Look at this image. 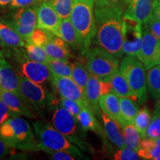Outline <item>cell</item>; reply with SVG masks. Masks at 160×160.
<instances>
[{"label": "cell", "mask_w": 160, "mask_h": 160, "mask_svg": "<svg viewBox=\"0 0 160 160\" xmlns=\"http://www.w3.org/2000/svg\"><path fill=\"white\" fill-rule=\"evenodd\" d=\"M0 85L19 97V78L13 65L0 57Z\"/></svg>", "instance_id": "18"}, {"label": "cell", "mask_w": 160, "mask_h": 160, "mask_svg": "<svg viewBox=\"0 0 160 160\" xmlns=\"http://www.w3.org/2000/svg\"><path fill=\"white\" fill-rule=\"evenodd\" d=\"M154 113H156V114H158V115L160 116V98H159V99L157 100V103H156Z\"/></svg>", "instance_id": "46"}, {"label": "cell", "mask_w": 160, "mask_h": 160, "mask_svg": "<svg viewBox=\"0 0 160 160\" xmlns=\"http://www.w3.org/2000/svg\"><path fill=\"white\" fill-rule=\"evenodd\" d=\"M108 79H109L112 84V93L119 97L131 98L137 102V98L130 88L127 80L119 71L116 72L114 74L110 77Z\"/></svg>", "instance_id": "24"}, {"label": "cell", "mask_w": 160, "mask_h": 160, "mask_svg": "<svg viewBox=\"0 0 160 160\" xmlns=\"http://www.w3.org/2000/svg\"><path fill=\"white\" fill-rule=\"evenodd\" d=\"M12 117H14L13 112L11 111L8 106L0 99V126Z\"/></svg>", "instance_id": "41"}, {"label": "cell", "mask_w": 160, "mask_h": 160, "mask_svg": "<svg viewBox=\"0 0 160 160\" xmlns=\"http://www.w3.org/2000/svg\"><path fill=\"white\" fill-rule=\"evenodd\" d=\"M62 19L71 17L74 0H47Z\"/></svg>", "instance_id": "34"}, {"label": "cell", "mask_w": 160, "mask_h": 160, "mask_svg": "<svg viewBox=\"0 0 160 160\" xmlns=\"http://www.w3.org/2000/svg\"><path fill=\"white\" fill-rule=\"evenodd\" d=\"M145 69L142 62L137 57L125 55L120 62L119 71L127 80L139 104L145 103L148 99Z\"/></svg>", "instance_id": "8"}, {"label": "cell", "mask_w": 160, "mask_h": 160, "mask_svg": "<svg viewBox=\"0 0 160 160\" xmlns=\"http://www.w3.org/2000/svg\"><path fill=\"white\" fill-rule=\"evenodd\" d=\"M0 38L8 47L24 48L26 42L14 30L0 19Z\"/></svg>", "instance_id": "26"}, {"label": "cell", "mask_w": 160, "mask_h": 160, "mask_svg": "<svg viewBox=\"0 0 160 160\" xmlns=\"http://www.w3.org/2000/svg\"><path fill=\"white\" fill-rule=\"evenodd\" d=\"M154 160H160V154H159V156H158L157 157H156Z\"/></svg>", "instance_id": "50"}, {"label": "cell", "mask_w": 160, "mask_h": 160, "mask_svg": "<svg viewBox=\"0 0 160 160\" xmlns=\"http://www.w3.org/2000/svg\"><path fill=\"white\" fill-rule=\"evenodd\" d=\"M146 78L148 92L153 99L158 100L160 98V65L148 69Z\"/></svg>", "instance_id": "28"}, {"label": "cell", "mask_w": 160, "mask_h": 160, "mask_svg": "<svg viewBox=\"0 0 160 160\" xmlns=\"http://www.w3.org/2000/svg\"><path fill=\"white\" fill-rule=\"evenodd\" d=\"M100 117L104 125L106 137L108 138V139L113 145L119 148L125 147V138H124L123 133L121 131L122 128L119 123L117 120L112 119L111 117L102 111Z\"/></svg>", "instance_id": "19"}, {"label": "cell", "mask_w": 160, "mask_h": 160, "mask_svg": "<svg viewBox=\"0 0 160 160\" xmlns=\"http://www.w3.org/2000/svg\"><path fill=\"white\" fill-rule=\"evenodd\" d=\"M125 19V18H124ZM142 39V24L125 19L123 51L126 56L139 57Z\"/></svg>", "instance_id": "13"}, {"label": "cell", "mask_w": 160, "mask_h": 160, "mask_svg": "<svg viewBox=\"0 0 160 160\" xmlns=\"http://www.w3.org/2000/svg\"><path fill=\"white\" fill-rule=\"evenodd\" d=\"M157 65H160V54H159V59H158V61H157Z\"/></svg>", "instance_id": "49"}, {"label": "cell", "mask_w": 160, "mask_h": 160, "mask_svg": "<svg viewBox=\"0 0 160 160\" xmlns=\"http://www.w3.org/2000/svg\"><path fill=\"white\" fill-rule=\"evenodd\" d=\"M138 154L142 159H155L160 154V137L157 139H142Z\"/></svg>", "instance_id": "27"}, {"label": "cell", "mask_w": 160, "mask_h": 160, "mask_svg": "<svg viewBox=\"0 0 160 160\" xmlns=\"http://www.w3.org/2000/svg\"><path fill=\"white\" fill-rule=\"evenodd\" d=\"M160 54V40L157 39L145 24H142V39L138 59L148 70L157 65Z\"/></svg>", "instance_id": "12"}, {"label": "cell", "mask_w": 160, "mask_h": 160, "mask_svg": "<svg viewBox=\"0 0 160 160\" xmlns=\"http://www.w3.org/2000/svg\"><path fill=\"white\" fill-rule=\"evenodd\" d=\"M43 48L51 59L69 60V58L72 57L70 45L57 36Z\"/></svg>", "instance_id": "22"}, {"label": "cell", "mask_w": 160, "mask_h": 160, "mask_svg": "<svg viewBox=\"0 0 160 160\" xmlns=\"http://www.w3.org/2000/svg\"><path fill=\"white\" fill-rule=\"evenodd\" d=\"M85 67L90 73L100 79H108L119 71V59L100 46L90 47L85 52Z\"/></svg>", "instance_id": "9"}, {"label": "cell", "mask_w": 160, "mask_h": 160, "mask_svg": "<svg viewBox=\"0 0 160 160\" xmlns=\"http://www.w3.org/2000/svg\"><path fill=\"white\" fill-rule=\"evenodd\" d=\"M54 37L55 35L53 33H51V32L37 28L33 31V33H32L31 37H30V39L27 42L43 47L46 44L48 43L50 41H51Z\"/></svg>", "instance_id": "35"}, {"label": "cell", "mask_w": 160, "mask_h": 160, "mask_svg": "<svg viewBox=\"0 0 160 160\" xmlns=\"http://www.w3.org/2000/svg\"><path fill=\"white\" fill-rule=\"evenodd\" d=\"M153 13L160 20V0H155Z\"/></svg>", "instance_id": "45"}, {"label": "cell", "mask_w": 160, "mask_h": 160, "mask_svg": "<svg viewBox=\"0 0 160 160\" xmlns=\"http://www.w3.org/2000/svg\"><path fill=\"white\" fill-rule=\"evenodd\" d=\"M95 0H74L71 20L79 37L82 53L91 47L97 34L94 13Z\"/></svg>", "instance_id": "3"}, {"label": "cell", "mask_w": 160, "mask_h": 160, "mask_svg": "<svg viewBox=\"0 0 160 160\" xmlns=\"http://www.w3.org/2000/svg\"><path fill=\"white\" fill-rule=\"evenodd\" d=\"M0 138L11 148L22 151H39L31 125L24 118L14 116L0 126Z\"/></svg>", "instance_id": "2"}, {"label": "cell", "mask_w": 160, "mask_h": 160, "mask_svg": "<svg viewBox=\"0 0 160 160\" xmlns=\"http://www.w3.org/2000/svg\"><path fill=\"white\" fill-rule=\"evenodd\" d=\"M6 58L11 59L19 75L40 85L52 84V74L46 64L30 59L24 48H10Z\"/></svg>", "instance_id": "5"}, {"label": "cell", "mask_w": 160, "mask_h": 160, "mask_svg": "<svg viewBox=\"0 0 160 160\" xmlns=\"http://www.w3.org/2000/svg\"><path fill=\"white\" fill-rule=\"evenodd\" d=\"M47 65L52 76L71 77L72 63L70 62L69 60L51 59Z\"/></svg>", "instance_id": "30"}, {"label": "cell", "mask_w": 160, "mask_h": 160, "mask_svg": "<svg viewBox=\"0 0 160 160\" xmlns=\"http://www.w3.org/2000/svg\"><path fill=\"white\" fill-rule=\"evenodd\" d=\"M80 126L85 131H92L98 136L105 139L106 134L105 129L102 128L96 115L89 108H82L81 111L77 117Z\"/></svg>", "instance_id": "20"}, {"label": "cell", "mask_w": 160, "mask_h": 160, "mask_svg": "<svg viewBox=\"0 0 160 160\" xmlns=\"http://www.w3.org/2000/svg\"><path fill=\"white\" fill-rule=\"evenodd\" d=\"M54 35L63 39L73 49H79L81 51L79 39L77 31L70 17L62 19L59 28L54 33Z\"/></svg>", "instance_id": "21"}, {"label": "cell", "mask_w": 160, "mask_h": 160, "mask_svg": "<svg viewBox=\"0 0 160 160\" xmlns=\"http://www.w3.org/2000/svg\"><path fill=\"white\" fill-rule=\"evenodd\" d=\"M120 104V113H121V122L120 126L125 123L133 124V121L139 112V106L137 101L128 97H119Z\"/></svg>", "instance_id": "25"}, {"label": "cell", "mask_w": 160, "mask_h": 160, "mask_svg": "<svg viewBox=\"0 0 160 160\" xmlns=\"http://www.w3.org/2000/svg\"><path fill=\"white\" fill-rule=\"evenodd\" d=\"M60 105L69 111L76 117H77L82 109L81 105L76 101L62 97H61V99H60Z\"/></svg>", "instance_id": "39"}, {"label": "cell", "mask_w": 160, "mask_h": 160, "mask_svg": "<svg viewBox=\"0 0 160 160\" xmlns=\"http://www.w3.org/2000/svg\"><path fill=\"white\" fill-rule=\"evenodd\" d=\"M37 25V28L48 31L53 34L59 28L62 22L61 17L58 14L47 0H42L36 5Z\"/></svg>", "instance_id": "16"}, {"label": "cell", "mask_w": 160, "mask_h": 160, "mask_svg": "<svg viewBox=\"0 0 160 160\" xmlns=\"http://www.w3.org/2000/svg\"><path fill=\"white\" fill-rule=\"evenodd\" d=\"M121 128L125 138V146L137 151L142 141V137L139 132L132 123H125L121 126Z\"/></svg>", "instance_id": "29"}, {"label": "cell", "mask_w": 160, "mask_h": 160, "mask_svg": "<svg viewBox=\"0 0 160 160\" xmlns=\"http://www.w3.org/2000/svg\"><path fill=\"white\" fill-rule=\"evenodd\" d=\"M39 1L41 0H12L8 5V9L11 10L22 7H28L39 3Z\"/></svg>", "instance_id": "42"}, {"label": "cell", "mask_w": 160, "mask_h": 160, "mask_svg": "<svg viewBox=\"0 0 160 160\" xmlns=\"http://www.w3.org/2000/svg\"><path fill=\"white\" fill-rule=\"evenodd\" d=\"M151 120V115L148 108L144 107L139 110L136 116L133 125L139 132L142 139L146 138V131Z\"/></svg>", "instance_id": "32"}, {"label": "cell", "mask_w": 160, "mask_h": 160, "mask_svg": "<svg viewBox=\"0 0 160 160\" xmlns=\"http://www.w3.org/2000/svg\"><path fill=\"white\" fill-rule=\"evenodd\" d=\"M112 84L109 79H100L90 74L88 81L85 90V95L90 108L97 117H100L101 110L99 108V99L102 95L111 93Z\"/></svg>", "instance_id": "11"}, {"label": "cell", "mask_w": 160, "mask_h": 160, "mask_svg": "<svg viewBox=\"0 0 160 160\" xmlns=\"http://www.w3.org/2000/svg\"><path fill=\"white\" fill-rule=\"evenodd\" d=\"M12 0H0V8H4L8 6Z\"/></svg>", "instance_id": "47"}, {"label": "cell", "mask_w": 160, "mask_h": 160, "mask_svg": "<svg viewBox=\"0 0 160 160\" xmlns=\"http://www.w3.org/2000/svg\"><path fill=\"white\" fill-rule=\"evenodd\" d=\"M107 1H111V2H121L123 0H107Z\"/></svg>", "instance_id": "48"}, {"label": "cell", "mask_w": 160, "mask_h": 160, "mask_svg": "<svg viewBox=\"0 0 160 160\" xmlns=\"http://www.w3.org/2000/svg\"><path fill=\"white\" fill-rule=\"evenodd\" d=\"M0 99L9 107L14 116L34 118L35 114L30 110L19 96L0 85Z\"/></svg>", "instance_id": "17"}, {"label": "cell", "mask_w": 160, "mask_h": 160, "mask_svg": "<svg viewBox=\"0 0 160 160\" xmlns=\"http://www.w3.org/2000/svg\"><path fill=\"white\" fill-rule=\"evenodd\" d=\"M90 73L82 64L79 62L72 63L71 78L85 92L86 85L88 81Z\"/></svg>", "instance_id": "31"}, {"label": "cell", "mask_w": 160, "mask_h": 160, "mask_svg": "<svg viewBox=\"0 0 160 160\" xmlns=\"http://www.w3.org/2000/svg\"><path fill=\"white\" fill-rule=\"evenodd\" d=\"M51 122L58 131L82 151L92 152L93 149L87 139V132L82 128L77 118L60 104L55 107Z\"/></svg>", "instance_id": "6"}, {"label": "cell", "mask_w": 160, "mask_h": 160, "mask_svg": "<svg viewBox=\"0 0 160 160\" xmlns=\"http://www.w3.org/2000/svg\"><path fill=\"white\" fill-rule=\"evenodd\" d=\"M124 18L145 24L153 16L155 0H123Z\"/></svg>", "instance_id": "15"}, {"label": "cell", "mask_w": 160, "mask_h": 160, "mask_svg": "<svg viewBox=\"0 0 160 160\" xmlns=\"http://www.w3.org/2000/svg\"><path fill=\"white\" fill-rule=\"evenodd\" d=\"M19 97L34 114L44 117L53 104V94L45 86L19 75Z\"/></svg>", "instance_id": "7"}, {"label": "cell", "mask_w": 160, "mask_h": 160, "mask_svg": "<svg viewBox=\"0 0 160 160\" xmlns=\"http://www.w3.org/2000/svg\"><path fill=\"white\" fill-rule=\"evenodd\" d=\"M33 127L39 151H65L79 159H88L79 148L70 142L51 124L38 120L33 122Z\"/></svg>", "instance_id": "4"}, {"label": "cell", "mask_w": 160, "mask_h": 160, "mask_svg": "<svg viewBox=\"0 0 160 160\" xmlns=\"http://www.w3.org/2000/svg\"><path fill=\"white\" fill-rule=\"evenodd\" d=\"M124 13L123 1L95 0L94 13L97 25L95 43L119 59L125 55L122 46Z\"/></svg>", "instance_id": "1"}, {"label": "cell", "mask_w": 160, "mask_h": 160, "mask_svg": "<svg viewBox=\"0 0 160 160\" xmlns=\"http://www.w3.org/2000/svg\"><path fill=\"white\" fill-rule=\"evenodd\" d=\"M52 85L61 97L76 101L82 108H91L86 100L85 92L71 77L52 76Z\"/></svg>", "instance_id": "14"}, {"label": "cell", "mask_w": 160, "mask_h": 160, "mask_svg": "<svg viewBox=\"0 0 160 160\" xmlns=\"http://www.w3.org/2000/svg\"><path fill=\"white\" fill-rule=\"evenodd\" d=\"M160 137V116L153 113L146 131V138L157 139Z\"/></svg>", "instance_id": "37"}, {"label": "cell", "mask_w": 160, "mask_h": 160, "mask_svg": "<svg viewBox=\"0 0 160 160\" xmlns=\"http://www.w3.org/2000/svg\"><path fill=\"white\" fill-rule=\"evenodd\" d=\"M8 49L9 47H8V46L4 43V42L2 40L1 38H0V57L6 58Z\"/></svg>", "instance_id": "44"}, {"label": "cell", "mask_w": 160, "mask_h": 160, "mask_svg": "<svg viewBox=\"0 0 160 160\" xmlns=\"http://www.w3.org/2000/svg\"><path fill=\"white\" fill-rule=\"evenodd\" d=\"M145 24L148 26L151 33L160 40V20L156 17L154 13L153 17Z\"/></svg>", "instance_id": "40"}, {"label": "cell", "mask_w": 160, "mask_h": 160, "mask_svg": "<svg viewBox=\"0 0 160 160\" xmlns=\"http://www.w3.org/2000/svg\"><path fill=\"white\" fill-rule=\"evenodd\" d=\"M113 159L115 160H139L142 158L135 150L125 146L115 152Z\"/></svg>", "instance_id": "36"}, {"label": "cell", "mask_w": 160, "mask_h": 160, "mask_svg": "<svg viewBox=\"0 0 160 160\" xmlns=\"http://www.w3.org/2000/svg\"><path fill=\"white\" fill-rule=\"evenodd\" d=\"M11 148L0 138V159H2L10 153Z\"/></svg>", "instance_id": "43"}, {"label": "cell", "mask_w": 160, "mask_h": 160, "mask_svg": "<svg viewBox=\"0 0 160 160\" xmlns=\"http://www.w3.org/2000/svg\"><path fill=\"white\" fill-rule=\"evenodd\" d=\"M24 48H25L28 57L33 61L47 65L51 59V58L46 53L45 50L42 46H38L33 45L31 43L26 42Z\"/></svg>", "instance_id": "33"}, {"label": "cell", "mask_w": 160, "mask_h": 160, "mask_svg": "<svg viewBox=\"0 0 160 160\" xmlns=\"http://www.w3.org/2000/svg\"><path fill=\"white\" fill-rule=\"evenodd\" d=\"M53 160H74L79 159L70 152L65 151H44Z\"/></svg>", "instance_id": "38"}, {"label": "cell", "mask_w": 160, "mask_h": 160, "mask_svg": "<svg viewBox=\"0 0 160 160\" xmlns=\"http://www.w3.org/2000/svg\"><path fill=\"white\" fill-rule=\"evenodd\" d=\"M0 19L14 30L27 42L33 31L37 28L36 4L28 7L11 9L8 14L0 17Z\"/></svg>", "instance_id": "10"}, {"label": "cell", "mask_w": 160, "mask_h": 160, "mask_svg": "<svg viewBox=\"0 0 160 160\" xmlns=\"http://www.w3.org/2000/svg\"><path fill=\"white\" fill-rule=\"evenodd\" d=\"M99 108L102 112L120 123L121 113L119 97L112 92L102 95L99 99Z\"/></svg>", "instance_id": "23"}]
</instances>
